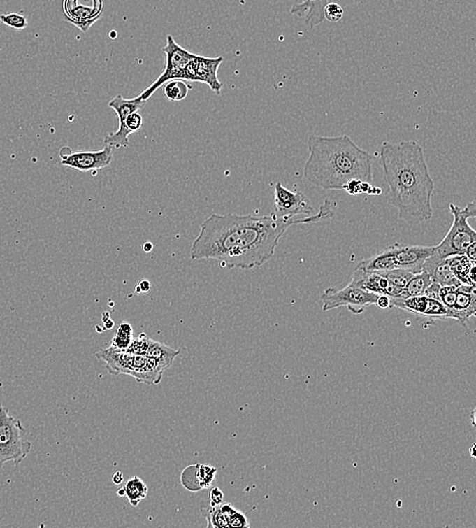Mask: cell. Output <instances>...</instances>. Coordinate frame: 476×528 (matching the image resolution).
Returning <instances> with one entry per match:
<instances>
[{"label": "cell", "instance_id": "obj_1", "mask_svg": "<svg viewBox=\"0 0 476 528\" xmlns=\"http://www.w3.org/2000/svg\"><path fill=\"white\" fill-rule=\"evenodd\" d=\"M332 206V201L325 199L315 215L291 220L278 217L275 213L261 217L212 213L202 222L201 232L191 245V259L215 260L230 269L262 266L275 255L289 227L331 219Z\"/></svg>", "mask_w": 476, "mask_h": 528}, {"label": "cell", "instance_id": "obj_2", "mask_svg": "<svg viewBox=\"0 0 476 528\" xmlns=\"http://www.w3.org/2000/svg\"><path fill=\"white\" fill-rule=\"evenodd\" d=\"M389 199L398 217L410 226L432 219L434 180L424 158V148L414 141H384L379 150Z\"/></svg>", "mask_w": 476, "mask_h": 528}, {"label": "cell", "instance_id": "obj_3", "mask_svg": "<svg viewBox=\"0 0 476 528\" xmlns=\"http://www.w3.org/2000/svg\"><path fill=\"white\" fill-rule=\"evenodd\" d=\"M304 179L324 190H343L352 180L372 183L373 159L349 136H310Z\"/></svg>", "mask_w": 476, "mask_h": 528}, {"label": "cell", "instance_id": "obj_4", "mask_svg": "<svg viewBox=\"0 0 476 528\" xmlns=\"http://www.w3.org/2000/svg\"><path fill=\"white\" fill-rule=\"evenodd\" d=\"M95 356L104 362L112 375H129L138 383L157 385L163 379L167 368L157 359L119 350L110 347L98 350Z\"/></svg>", "mask_w": 476, "mask_h": 528}, {"label": "cell", "instance_id": "obj_5", "mask_svg": "<svg viewBox=\"0 0 476 528\" xmlns=\"http://www.w3.org/2000/svg\"><path fill=\"white\" fill-rule=\"evenodd\" d=\"M449 208L453 215L452 224L444 239L435 246L434 250V254L442 259L463 255L466 249L476 242V232L468 224V219L476 217L475 201L469 202L464 208L451 204Z\"/></svg>", "mask_w": 476, "mask_h": 528}, {"label": "cell", "instance_id": "obj_6", "mask_svg": "<svg viewBox=\"0 0 476 528\" xmlns=\"http://www.w3.org/2000/svg\"><path fill=\"white\" fill-rule=\"evenodd\" d=\"M32 450L22 422L0 402V471L8 462L19 465Z\"/></svg>", "mask_w": 476, "mask_h": 528}, {"label": "cell", "instance_id": "obj_7", "mask_svg": "<svg viewBox=\"0 0 476 528\" xmlns=\"http://www.w3.org/2000/svg\"><path fill=\"white\" fill-rule=\"evenodd\" d=\"M163 51L166 54V65L163 73L150 87L143 90L138 96L141 101H145V102L152 98V96L166 83L173 80H183L186 66L195 55L177 44L171 35L167 37V44L164 47Z\"/></svg>", "mask_w": 476, "mask_h": 528}, {"label": "cell", "instance_id": "obj_8", "mask_svg": "<svg viewBox=\"0 0 476 528\" xmlns=\"http://www.w3.org/2000/svg\"><path fill=\"white\" fill-rule=\"evenodd\" d=\"M378 296L377 294L370 293L361 289L352 282L341 290L329 287L321 295L322 311L326 312L336 308L347 307L349 312L358 315L365 311L366 307L376 304Z\"/></svg>", "mask_w": 476, "mask_h": 528}, {"label": "cell", "instance_id": "obj_9", "mask_svg": "<svg viewBox=\"0 0 476 528\" xmlns=\"http://www.w3.org/2000/svg\"><path fill=\"white\" fill-rule=\"evenodd\" d=\"M145 101H141L138 97L134 99H125L122 95H117L110 101L109 106L111 109L115 111L117 118L119 121V127L117 131L113 134H108L104 139V145L109 147L120 148H127L129 143V131L125 127V121L128 115L138 112L145 107Z\"/></svg>", "mask_w": 476, "mask_h": 528}, {"label": "cell", "instance_id": "obj_10", "mask_svg": "<svg viewBox=\"0 0 476 528\" xmlns=\"http://www.w3.org/2000/svg\"><path fill=\"white\" fill-rule=\"evenodd\" d=\"M278 217L291 220L296 217H308L314 213V208L306 195L301 191H291L280 182L275 186V211Z\"/></svg>", "mask_w": 476, "mask_h": 528}, {"label": "cell", "instance_id": "obj_11", "mask_svg": "<svg viewBox=\"0 0 476 528\" xmlns=\"http://www.w3.org/2000/svg\"><path fill=\"white\" fill-rule=\"evenodd\" d=\"M224 58L204 57V56L194 55L185 69L183 76L184 82H197L208 85L215 93L219 94L222 84L219 82L217 71Z\"/></svg>", "mask_w": 476, "mask_h": 528}, {"label": "cell", "instance_id": "obj_12", "mask_svg": "<svg viewBox=\"0 0 476 528\" xmlns=\"http://www.w3.org/2000/svg\"><path fill=\"white\" fill-rule=\"evenodd\" d=\"M66 152L62 148L60 152L62 165L73 168L80 172H89L109 167L113 161V148L105 145L104 148L96 152H73L68 148Z\"/></svg>", "mask_w": 476, "mask_h": 528}, {"label": "cell", "instance_id": "obj_13", "mask_svg": "<svg viewBox=\"0 0 476 528\" xmlns=\"http://www.w3.org/2000/svg\"><path fill=\"white\" fill-rule=\"evenodd\" d=\"M64 11L68 22L85 33L103 13V0H64Z\"/></svg>", "mask_w": 476, "mask_h": 528}, {"label": "cell", "instance_id": "obj_14", "mask_svg": "<svg viewBox=\"0 0 476 528\" xmlns=\"http://www.w3.org/2000/svg\"><path fill=\"white\" fill-rule=\"evenodd\" d=\"M125 352L140 356L154 358L161 362L167 369L174 363L177 356L180 355V350L168 347L165 343H159L148 338L147 334H140L138 338L132 339L129 348Z\"/></svg>", "mask_w": 476, "mask_h": 528}, {"label": "cell", "instance_id": "obj_15", "mask_svg": "<svg viewBox=\"0 0 476 528\" xmlns=\"http://www.w3.org/2000/svg\"><path fill=\"white\" fill-rule=\"evenodd\" d=\"M435 246L395 243L397 269H405L413 275L421 273L426 260L434 253Z\"/></svg>", "mask_w": 476, "mask_h": 528}, {"label": "cell", "instance_id": "obj_16", "mask_svg": "<svg viewBox=\"0 0 476 528\" xmlns=\"http://www.w3.org/2000/svg\"><path fill=\"white\" fill-rule=\"evenodd\" d=\"M476 313V290L475 285H460L457 287L455 305L449 311V318L456 319L466 327L470 317Z\"/></svg>", "mask_w": 476, "mask_h": 528}, {"label": "cell", "instance_id": "obj_17", "mask_svg": "<svg viewBox=\"0 0 476 528\" xmlns=\"http://www.w3.org/2000/svg\"><path fill=\"white\" fill-rule=\"evenodd\" d=\"M423 271L430 275L432 282L441 287H459L462 285L451 271L448 260L442 259L433 253L424 264Z\"/></svg>", "mask_w": 476, "mask_h": 528}, {"label": "cell", "instance_id": "obj_18", "mask_svg": "<svg viewBox=\"0 0 476 528\" xmlns=\"http://www.w3.org/2000/svg\"><path fill=\"white\" fill-rule=\"evenodd\" d=\"M350 282L370 293L386 296L391 285V283L381 273H370L361 269L359 265L354 269V276Z\"/></svg>", "mask_w": 476, "mask_h": 528}, {"label": "cell", "instance_id": "obj_19", "mask_svg": "<svg viewBox=\"0 0 476 528\" xmlns=\"http://www.w3.org/2000/svg\"><path fill=\"white\" fill-rule=\"evenodd\" d=\"M358 265L365 271L381 273V275L397 269L396 259H395V244L386 247L380 252L375 254L368 259L361 260Z\"/></svg>", "mask_w": 476, "mask_h": 528}, {"label": "cell", "instance_id": "obj_20", "mask_svg": "<svg viewBox=\"0 0 476 528\" xmlns=\"http://www.w3.org/2000/svg\"><path fill=\"white\" fill-rule=\"evenodd\" d=\"M456 278L461 284L475 285V262H470L466 255H455L447 258Z\"/></svg>", "mask_w": 476, "mask_h": 528}, {"label": "cell", "instance_id": "obj_21", "mask_svg": "<svg viewBox=\"0 0 476 528\" xmlns=\"http://www.w3.org/2000/svg\"><path fill=\"white\" fill-rule=\"evenodd\" d=\"M431 284H432V278H431L430 275L426 271H421V273H415L408 280V284L401 291V295L397 298L406 299L410 298V297L424 295V292Z\"/></svg>", "mask_w": 476, "mask_h": 528}, {"label": "cell", "instance_id": "obj_22", "mask_svg": "<svg viewBox=\"0 0 476 528\" xmlns=\"http://www.w3.org/2000/svg\"><path fill=\"white\" fill-rule=\"evenodd\" d=\"M125 496L127 497L129 504L136 507L147 495V486L138 476H134L127 480L124 487Z\"/></svg>", "mask_w": 476, "mask_h": 528}, {"label": "cell", "instance_id": "obj_23", "mask_svg": "<svg viewBox=\"0 0 476 528\" xmlns=\"http://www.w3.org/2000/svg\"><path fill=\"white\" fill-rule=\"evenodd\" d=\"M134 339V329L127 322H122L117 328L115 336L112 338L111 347L119 350H127Z\"/></svg>", "mask_w": 476, "mask_h": 528}, {"label": "cell", "instance_id": "obj_24", "mask_svg": "<svg viewBox=\"0 0 476 528\" xmlns=\"http://www.w3.org/2000/svg\"><path fill=\"white\" fill-rule=\"evenodd\" d=\"M189 93V87L182 80H173L166 83L164 95L170 101H182Z\"/></svg>", "mask_w": 476, "mask_h": 528}, {"label": "cell", "instance_id": "obj_25", "mask_svg": "<svg viewBox=\"0 0 476 528\" xmlns=\"http://www.w3.org/2000/svg\"><path fill=\"white\" fill-rule=\"evenodd\" d=\"M222 511L226 513L229 519V527L232 528H245L250 527L248 519L243 512L236 509L231 503H224L221 504Z\"/></svg>", "mask_w": 476, "mask_h": 528}, {"label": "cell", "instance_id": "obj_26", "mask_svg": "<svg viewBox=\"0 0 476 528\" xmlns=\"http://www.w3.org/2000/svg\"><path fill=\"white\" fill-rule=\"evenodd\" d=\"M217 469L206 464H195V475L199 489H208L212 487L217 476Z\"/></svg>", "mask_w": 476, "mask_h": 528}, {"label": "cell", "instance_id": "obj_27", "mask_svg": "<svg viewBox=\"0 0 476 528\" xmlns=\"http://www.w3.org/2000/svg\"><path fill=\"white\" fill-rule=\"evenodd\" d=\"M204 515H205L206 520H208V527H229L228 516L222 511L221 504L217 505V506H210Z\"/></svg>", "mask_w": 476, "mask_h": 528}, {"label": "cell", "instance_id": "obj_28", "mask_svg": "<svg viewBox=\"0 0 476 528\" xmlns=\"http://www.w3.org/2000/svg\"><path fill=\"white\" fill-rule=\"evenodd\" d=\"M383 276H385L390 283H392L393 285L403 289V287H405V285L408 284V280H410L414 275H413L412 273H410V271H405V269H392V271H388V273H384Z\"/></svg>", "mask_w": 476, "mask_h": 528}, {"label": "cell", "instance_id": "obj_29", "mask_svg": "<svg viewBox=\"0 0 476 528\" xmlns=\"http://www.w3.org/2000/svg\"><path fill=\"white\" fill-rule=\"evenodd\" d=\"M0 22L6 26L15 30H24L28 27V20L24 15L19 13H8V15H0Z\"/></svg>", "mask_w": 476, "mask_h": 528}, {"label": "cell", "instance_id": "obj_30", "mask_svg": "<svg viewBox=\"0 0 476 528\" xmlns=\"http://www.w3.org/2000/svg\"><path fill=\"white\" fill-rule=\"evenodd\" d=\"M181 483L186 489L189 491H201L197 483L196 475H195V464L186 467L181 475Z\"/></svg>", "mask_w": 476, "mask_h": 528}, {"label": "cell", "instance_id": "obj_31", "mask_svg": "<svg viewBox=\"0 0 476 528\" xmlns=\"http://www.w3.org/2000/svg\"><path fill=\"white\" fill-rule=\"evenodd\" d=\"M456 295H457V287H441L440 289V301L446 308L448 313L454 307Z\"/></svg>", "mask_w": 476, "mask_h": 528}, {"label": "cell", "instance_id": "obj_32", "mask_svg": "<svg viewBox=\"0 0 476 528\" xmlns=\"http://www.w3.org/2000/svg\"><path fill=\"white\" fill-rule=\"evenodd\" d=\"M343 17V8L338 3H327L324 8V19L331 22L340 21Z\"/></svg>", "mask_w": 476, "mask_h": 528}, {"label": "cell", "instance_id": "obj_33", "mask_svg": "<svg viewBox=\"0 0 476 528\" xmlns=\"http://www.w3.org/2000/svg\"><path fill=\"white\" fill-rule=\"evenodd\" d=\"M143 116L138 112H134V113L128 115L127 121H125V127H127L129 134H132L140 130V128L143 127Z\"/></svg>", "mask_w": 476, "mask_h": 528}, {"label": "cell", "instance_id": "obj_34", "mask_svg": "<svg viewBox=\"0 0 476 528\" xmlns=\"http://www.w3.org/2000/svg\"><path fill=\"white\" fill-rule=\"evenodd\" d=\"M210 506H217L224 502V493L219 487H215L210 490Z\"/></svg>", "mask_w": 476, "mask_h": 528}, {"label": "cell", "instance_id": "obj_35", "mask_svg": "<svg viewBox=\"0 0 476 528\" xmlns=\"http://www.w3.org/2000/svg\"><path fill=\"white\" fill-rule=\"evenodd\" d=\"M440 289H441V285L437 284V283L432 282V284L428 285V289L424 292V296L440 301Z\"/></svg>", "mask_w": 476, "mask_h": 528}, {"label": "cell", "instance_id": "obj_36", "mask_svg": "<svg viewBox=\"0 0 476 528\" xmlns=\"http://www.w3.org/2000/svg\"><path fill=\"white\" fill-rule=\"evenodd\" d=\"M150 287H152V285H150L148 280H141L140 282H138V285H136V292L138 294L148 293L150 291Z\"/></svg>", "mask_w": 476, "mask_h": 528}, {"label": "cell", "instance_id": "obj_37", "mask_svg": "<svg viewBox=\"0 0 476 528\" xmlns=\"http://www.w3.org/2000/svg\"><path fill=\"white\" fill-rule=\"evenodd\" d=\"M376 305L380 309H390V298L386 295H379L377 298Z\"/></svg>", "mask_w": 476, "mask_h": 528}, {"label": "cell", "instance_id": "obj_38", "mask_svg": "<svg viewBox=\"0 0 476 528\" xmlns=\"http://www.w3.org/2000/svg\"><path fill=\"white\" fill-rule=\"evenodd\" d=\"M475 247H476V242H473V243L471 244L470 246H469L468 248L466 249V253H464V255H466V257L468 258V259L473 262H475V260H476Z\"/></svg>", "mask_w": 476, "mask_h": 528}, {"label": "cell", "instance_id": "obj_39", "mask_svg": "<svg viewBox=\"0 0 476 528\" xmlns=\"http://www.w3.org/2000/svg\"><path fill=\"white\" fill-rule=\"evenodd\" d=\"M112 480H113L114 484H121V483L123 482L122 473H120V471H117L115 475L113 476V478H112Z\"/></svg>", "mask_w": 476, "mask_h": 528}, {"label": "cell", "instance_id": "obj_40", "mask_svg": "<svg viewBox=\"0 0 476 528\" xmlns=\"http://www.w3.org/2000/svg\"><path fill=\"white\" fill-rule=\"evenodd\" d=\"M152 249H154V245L150 243V242H147V243L143 245V250H145V252L150 253Z\"/></svg>", "mask_w": 476, "mask_h": 528}, {"label": "cell", "instance_id": "obj_41", "mask_svg": "<svg viewBox=\"0 0 476 528\" xmlns=\"http://www.w3.org/2000/svg\"><path fill=\"white\" fill-rule=\"evenodd\" d=\"M118 495L120 496V497H124L125 496V492H124V489H123V487H122V489L118 490Z\"/></svg>", "mask_w": 476, "mask_h": 528}, {"label": "cell", "instance_id": "obj_42", "mask_svg": "<svg viewBox=\"0 0 476 528\" xmlns=\"http://www.w3.org/2000/svg\"><path fill=\"white\" fill-rule=\"evenodd\" d=\"M473 418H475V411L473 412ZM475 420H473V424H475Z\"/></svg>", "mask_w": 476, "mask_h": 528}]
</instances>
